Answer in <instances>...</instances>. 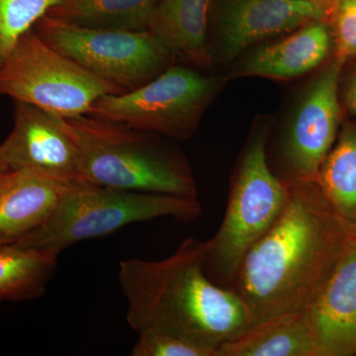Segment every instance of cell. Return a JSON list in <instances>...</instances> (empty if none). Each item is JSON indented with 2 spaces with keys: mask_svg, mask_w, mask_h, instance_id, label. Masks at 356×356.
<instances>
[{
  "mask_svg": "<svg viewBox=\"0 0 356 356\" xmlns=\"http://www.w3.org/2000/svg\"><path fill=\"white\" fill-rule=\"evenodd\" d=\"M289 185L286 207L245 255L234 284L247 307L250 325L305 312L350 236L317 182Z\"/></svg>",
  "mask_w": 356,
  "mask_h": 356,
  "instance_id": "cell-1",
  "label": "cell"
},
{
  "mask_svg": "<svg viewBox=\"0 0 356 356\" xmlns=\"http://www.w3.org/2000/svg\"><path fill=\"white\" fill-rule=\"evenodd\" d=\"M205 248L206 241L188 238L165 259L120 262L119 285L134 331L177 334L218 350L250 327L238 293L206 275Z\"/></svg>",
  "mask_w": 356,
  "mask_h": 356,
  "instance_id": "cell-2",
  "label": "cell"
},
{
  "mask_svg": "<svg viewBox=\"0 0 356 356\" xmlns=\"http://www.w3.org/2000/svg\"><path fill=\"white\" fill-rule=\"evenodd\" d=\"M63 121L79 147L86 181L122 191L197 197L191 166L170 138L88 115Z\"/></svg>",
  "mask_w": 356,
  "mask_h": 356,
  "instance_id": "cell-3",
  "label": "cell"
},
{
  "mask_svg": "<svg viewBox=\"0 0 356 356\" xmlns=\"http://www.w3.org/2000/svg\"><path fill=\"white\" fill-rule=\"evenodd\" d=\"M270 118L254 122L229 181L221 226L206 241L204 271L218 286L233 289L243 259L286 207L290 185L271 170L267 143Z\"/></svg>",
  "mask_w": 356,
  "mask_h": 356,
  "instance_id": "cell-4",
  "label": "cell"
},
{
  "mask_svg": "<svg viewBox=\"0 0 356 356\" xmlns=\"http://www.w3.org/2000/svg\"><path fill=\"white\" fill-rule=\"evenodd\" d=\"M201 214L197 197L122 191L77 180L67 185L46 222L13 243L60 254L77 243L134 222L159 218L191 222Z\"/></svg>",
  "mask_w": 356,
  "mask_h": 356,
  "instance_id": "cell-5",
  "label": "cell"
},
{
  "mask_svg": "<svg viewBox=\"0 0 356 356\" xmlns=\"http://www.w3.org/2000/svg\"><path fill=\"white\" fill-rule=\"evenodd\" d=\"M224 83V76L175 63L139 88L102 96L88 115L172 140H188Z\"/></svg>",
  "mask_w": 356,
  "mask_h": 356,
  "instance_id": "cell-6",
  "label": "cell"
},
{
  "mask_svg": "<svg viewBox=\"0 0 356 356\" xmlns=\"http://www.w3.org/2000/svg\"><path fill=\"white\" fill-rule=\"evenodd\" d=\"M123 91L51 48L30 30L0 69V96L62 118L88 115L96 100Z\"/></svg>",
  "mask_w": 356,
  "mask_h": 356,
  "instance_id": "cell-7",
  "label": "cell"
},
{
  "mask_svg": "<svg viewBox=\"0 0 356 356\" xmlns=\"http://www.w3.org/2000/svg\"><path fill=\"white\" fill-rule=\"evenodd\" d=\"M336 58L302 88L277 132L269 135L267 159L287 184L316 181L331 151L341 122V77Z\"/></svg>",
  "mask_w": 356,
  "mask_h": 356,
  "instance_id": "cell-8",
  "label": "cell"
},
{
  "mask_svg": "<svg viewBox=\"0 0 356 356\" xmlns=\"http://www.w3.org/2000/svg\"><path fill=\"white\" fill-rule=\"evenodd\" d=\"M33 29L51 48L123 93L139 88L177 63L149 30L92 29L47 15Z\"/></svg>",
  "mask_w": 356,
  "mask_h": 356,
  "instance_id": "cell-9",
  "label": "cell"
},
{
  "mask_svg": "<svg viewBox=\"0 0 356 356\" xmlns=\"http://www.w3.org/2000/svg\"><path fill=\"white\" fill-rule=\"evenodd\" d=\"M317 20L327 21V11L305 0H211V67L229 65L252 47Z\"/></svg>",
  "mask_w": 356,
  "mask_h": 356,
  "instance_id": "cell-10",
  "label": "cell"
},
{
  "mask_svg": "<svg viewBox=\"0 0 356 356\" xmlns=\"http://www.w3.org/2000/svg\"><path fill=\"white\" fill-rule=\"evenodd\" d=\"M14 124L0 145L10 170H36L70 182L83 180L81 154L62 117L14 100Z\"/></svg>",
  "mask_w": 356,
  "mask_h": 356,
  "instance_id": "cell-11",
  "label": "cell"
},
{
  "mask_svg": "<svg viewBox=\"0 0 356 356\" xmlns=\"http://www.w3.org/2000/svg\"><path fill=\"white\" fill-rule=\"evenodd\" d=\"M334 50L329 21L317 20L252 47L229 65L226 81L240 77L298 79L324 64Z\"/></svg>",
  "mask_w": 356,
  "mask_h": 356,
  "instance_id": "cell-12",
  "label": "cell"
},
{
  "mask_svg": "<svg viewBox=\"0 0 356 356\" xmlns=\"http://www.w3.org/2000/svg\"><path fill=\"white\" fill-rule=\"evenodd\" d=\"M305 315L318 356L356 355V234Z\"/></svg>",
  "mask_w": 356,
  "mask_h": 356,
  "instance_id": "cell-13",
  "label": "cell"
},
{
  "mask_svg": "<svg viewBox=\"0 0 356 356\" xmlns=\"http://www.w3.org/2000/svg\"><path fill=\"white\" fill-rule=\"evenodd\" d=\"M69 184L26 168L3 173L0 177V245L16 242L46 222Z\"/></svg>",
  "mask_w": 356,
  "mask_h": 356,
  "instance_id": "cell-14",
  "label": "cell"
},
{
  "mask_svg": "<svg viewBox=\"0 0 356 356\" xmlns=\"http://www.w3.org/2000/svg\"><path fill=\"white\" fill-rule=\"evenodd\" d=\"M211 0H159L149 30L172 53L175 62L210 67L207 33Z\"/></svg>",
  "mask_w": 356,
  "mask_h": 356,
  "instance_id": "cell-15",
  "label": "cell"
},
{
  "mask_svg": "<svg viewBox=\"0 0 356 356\" xmlns=\"http://www.w3.org/2000/svg\"><path fill=\"white\" fill-rule=\"evenodd\" d=\"M219 356H318L305 312L283 314L248 327L218 350Z\"/></svg>",
  "mask_w": 356,
  "mask_h": 356,
  "instance_id": "cell-16",
  "label": "cell"
},
{
  "mask_svg": "<svg viewBox=\"0 0 356 356\" xmlns=\"http://www.w3.org/2000/svg\"><path fill=\"white\" fill-rule=\"evenodd\" d=\"M337 217L356 234V125L346 124L316 178Z\"/></svg>",
  "mask_w": 356,
  "mask_h": 356,
  "instance_id": "cell-17",
  "label": "cell"
},
{
  "mask_svg": "<svg viewBox=\"0 0 356 356\" xmlns=\"http://www.w3.org/2000/svg\"><path fill=\"white\" fill-rule=\"evenodd\" d=\"M159 0H60L47 16L92 29L146 31Z\"/></svg>",
  "mask_w": 356,
  "mask_h": 356,
  "instance_id": "cell-18",
  "label": "cell"
},
{
  "mask_svg": "<svg viewBox=\"0 0 356 356\" xmlns=\"http://www.w3.org/2000/svg\"><path fill=\"white\" fill-rule=\"evenodd\" d=\"M58 255L14 243L0 245V303L43 296L55 276Z\"/></svg>",
  "mask_w": 356,
  "mask_h": 356,
  "instance_id": "cell-19",
  "label": "cell"
},
{
  "mask_svg": "<svg viewBox=\"0 0 356 356\" xmlns=\"http://www.w3.org/2000/svg\"><path fill=\"white\" fill-rule=\"evenodd\" d=\"M60 0H0V69L26 33Z\"/></svg>",
  "mask_w": 356,
  "mask_h": 356,
  "instance_id": "cell-20",
  "label": "cell"
},
{
  "mask_svg": "<svg viewBox=\"0 0 356 356\" xmlns=\"http://www.w3.org/2000/svg\"><path fill=\"white\" fill-rule=\"evenodd\" d=\"M132 356H218L216 348L177 334L161 332H139Z\"/></svg>",
  "mask_w": 356,
  "mask_h": 356,
  "instance_id": "cell-21",
  "label": "cell"
},
{
  "mask_svg": "<svg viewBox=\"0 0 356 356\" xmlns=\"http://www.w3.org/2000/svg\"><path fill=\"white\" fill-rule=\"evenodd\" d=\"M327 21L334 38V58L344 65L356 58V0H337Z\"/></svg>",
  "mask_w": 356,
  "mask_h": 356,
  "instance_id": "cell-22",
  "label": "cell"
},
{
  "mask_svg": "<svg viewBox=\"0 0 356 356\" xmlns=\"http://www.w3.org/2000/svg\"><path fill=\"white\" fill-rule=\"evenodd\" d=\"M341 89L344 104L356 115V62L344 79L341 77Z\"/></svg>",
  "mask_w": 356,
  "mask_h": 356,
  "instance_id": "cell-23",
  "label": "cell"
},
{
  "mask_svg": "<svg viewBox=\"0 0 356 356\" xmlns=\"http://www.w3.org/2000/svg\"><path fill=\"white\" fill-rule=\"evenodd\" d=\"M305 1L312 2V3L317 4V6L324 8L327 13V20H329L330 14H331L334 4L337 3V0H305Z\"/></svg>",
  "mask_w": 356,
  "mask_h": 356,
  "instance_id": "cell-24",
  "label": "cell"
},
{
  "mask_svg": "<svg viewBox=\"0 0 356 356\" xmlns=\"http://www.w3.org/2000/svg\"><path fill=\"white\" fill-rule=\"evenodd\" d=\"M10 170L8 165H7L6 159H4L3 156H2L1 149H0V177H1L3 173H6Z\"/></svg>",
  "mask_w": 356,
  "mask_h": 356,
  "instance_id": "cell-25",
  "label": "cell"
}]
</instances>
